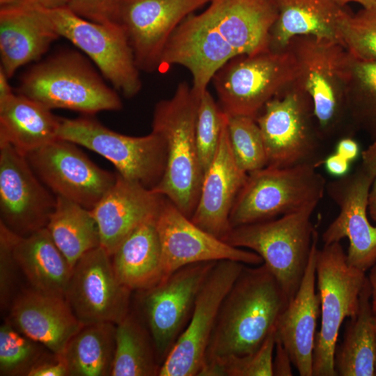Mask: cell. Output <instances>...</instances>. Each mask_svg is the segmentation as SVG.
Instances as JSON below:
<instances>
[{"mask_svg":"<svg viewBox=\"0 0 376 376\" xmlns=\"http://www.w3.org/2000/svg\"><path fill=\"white\" fill-rule=\"evenodd\" d=\"M288 303L265 264L244 265L220 306L200 376L258 350Z\"/></svg>","mask_w":376,"mask_h":376,"instance_id":"1","label":"cell"},{"mask_svg":"<svg viewBox=\"0 0 376 376\" xmlns=\"http://www.w3.org/2000/svg\"><path fill=\"white\" fill-rule=\"evenodd\" d=\"M199 100L189 84L180 83L170 99L155 105L152 125L164 141L166 155L163 176L152 189L189 219L204 178L195 136Z\"/></svg>","mask_w":376,"mask_h":376,"instance_id":"2","label":"cell"},{"mask_svg":"<svg viewBox=\"0 0 376 376\" xmlns=\"http://www.w3.org/2000/svg\"><path fill=\"white\" fill-rule=\"evenodd\" d=\"M311 203L278 218L233 228L223 240L258 253L279 283L288 302L297 292L311 250L315 228Z\"/></svg>","mask_w":376,"mask_h":376,"instance_id":"3","label":"cell"},{"mask_svg":"<svg viewBox=\"0 0 376 376\" xmlns=\"http://www.w3.org/2000/svg\"><path fill=\"white\" fill-rule=\"evenodd\" d=\"M18 93L49 109H65L93 114L118 111L122 101L79 52L57 54L33 66L23 77Z\"/></svg>","mask_w":376,"mask_h":376,"instance_id":"4","label":"cell"},{"mask_svg":"<svg viewBox=\"0 0 376 376\" xmlns=\"http://www.w3.org/2000/svg\"><path fill=\"white\" fill-rule=\"evenodd\" d=\"M296 58L286 47L234 57L214 75L219 105L228 116L256 118L265 105L294 84Z\"/></svg>","mask_w":376,"mask_h":376,"instance_id":"5","label":"cell"},{"mask_svg":"<svg viewBox=\"0 0 376 376\" xmlns=\"http://www.w3.org/2000/svg\"><path fill=\"white\" fill-rule=\"evenodd\" d=\"M316 166H267L248 173L230 214L231 228L275 219L319 203L327 185Z\"/></svg>","mask_w":376,"mask_h":376,"instance_id":"6","label":"cell"},{"mask_svg":"<svg viewBox=\"0 0 376 376\" xmlns=\"http://www.w3.org/2000/svg\"><path fill=\"white\" fill-rule=\"evenodd\" d=\"M366 272L347 263L340 242L318 250L316 282L321 306V326L316 333L313 376H336L334 357L338 332L346 318L359 311Z\"/></svg>","mask_w":376,"mask_h":376,"instance_id":"7","label":"cell"},{"mask_svg":"<svg viewBox=\"0 0 376 376\" xmlns=\"http://www.w3.org/2000/svg\"><path fill=\"white\" fill-rule=\"evenodd\" d=\"M57 136L100 155L121 176L147 188L155 187L163 176L165 143L153 131L146 136H131L113 131L92 118H61Z\"/></svg>","mask_w":376,"mask_h":376,"instance_id":"8","label":"cell"},{"mask_svg":"<svg viewBox=\"0 0 376 376\" xmlns=\"http://www.w3.org/2000/svg\"><path fill=\"white\" fill-rule=\"evenodd\" d=\"M286 47L297 63L295 84L310 98L319 127L328 130L345 108L352 55L338 41L311 36L295 37Z\"/></svg>","mask_w":376,"mask_h":376,"instance_id":"9","label":"cell"},{"mask_svg":"<svg viewBox=\"0 0 376 376\" xmlns=\"http://www.w3.org/2000/svg\"><path fill=\"white\" fill-rule=\"evenodd\" d=\"M42 8L59 37L67 38L87 54L116 90L126 97H132L140 91L139 69L120 24L93 22L78 16L68 7Z\"/></svg>","mask_w":376,"mask_h":376,"instance_id":"10","label":"cell"},{"mask_svg":"<svg viewBox=\"0 0 376 376\" xmlns=\"http://www.w3.org/2000/svg\"><path fill=\"white\" fill-rule=\"evenodd\" d=\"M217 262L187 265L153 287L137 292L141 319L152 336L160 367L187 327L198 294Z\"/></svg>","mask_w":376,"mask_h":376,"instance_id":"11","label":"cell"},{"mask_svg":"<svg viewBox=\"0 0 376 376\" xmlns=\"http://www.w3.org/2000/svg\"><path fill=\"white\" fill-rule=\"evenodd\" d=\"M244 263L217 261L202 285L189 323L162 364L159 376H200L220 306Z\"/></svg>","mask_w":376,"mask_h":376,"instance_id":"12","label":"cell"},{"mask_svg":"<svg viewBox=\"0 0 376 376\" xmlns=\"http://www.w3.org/2000/svg\"><path fill=\"white\" fill-rule=\"evenodd\" d=\"M76 145L58 138L26 158L56 196L92 210L114 185L117 173L97 166Z\"/></svg>","mask_w":376,"mask_h":376,"instance_id":"13","label":"cell"},{"mask_svg":"<svg viewBox=\"0 0 376 376\" xmlns=\"http://www.w3.org/2000/svg\"><path fill=\"white\" fill-rule=\"evenodd\" d=\"M311 115V101L295 83L265 105L256 120L263 137L267 166L315 163L313 157L317 143Z\"/></svg>","mask_w":376,"mask_h":376,"instance_id":"14","label":"cell"},{"mask_svg":"<svg viewBox=\"0 0 376 376\" xmlns=\"http://www.w3.org/2000/svg\"><path fill=\"white\" fill-rule=\"evenodd\" d=\"M131 293L118 279L111 256L99 246L74 266L65 298L82 325L117 324L130 312Z\"/></svg>","mask_w":376,"mask_h":376,"instance_id":"15","label":"cell"},{"mask_svg":"<svg viewBox=\"0 0 376 376\" xmlns=\"http://www.w3.org/2000/svg\"><path fill=\"white\" fill-rule=\"evenodd\" d=\"M56 203L26 157L0 145V222L18 236L29 235L47 226Z\"/></svg>","mask_w":376,"mask_h":376,"instance_id":"16","label":"cell"},{"mask_svg":"<svg viewBox=\"0 0 376 376\" xmlns=\"http://www.w3.org/2000/svg\"><path fill=\"white\" fill-rule=\"evenodd\" d=\"M374 180L360 165L354 173L326 186L340 210L322 235L324 244L347 238V263L364 272L376 264V226L370 224L367 214L368 196Z\"/></svg>","mask_w":376,"mask_h":376,"instance_id":"17","label":"cell"},{"mask_svg":"<svg viewBox=\"0 0 376 376\" xmlns=\"http://www.w3.org/2000/svg\"><path fill=\"white\" fill-rule=\"evenodd\" d=\"M210 0H120L117 24L125 31L139 70H158L170 37L179 24Z\"/></svg>","mask_w":376,"mask_h":376,"instance_id":"18","label":"cell"},{"mask_svg":"<svg viewBox=\"0 0 376 376\" xmlns=\"http://www.w3.org/2000/svg\"><path fill=\"white\" fill-rule=\"evenodd\" d=\"M165 277L187 265L231 260L259 265L262 258L252 251L231 246L203 230L164 196L156 219Z\"/></svg>","mask_w":376,"mask_h":376,"instance_id":"19","label":"cell"},{"mask_svg":"<svg viewBox=\"0 0 376 376\" xmlns=\"http://www.w3.org/2000/svg\"><path fill=\"white\" fill-rule=\"evenodd\" d=\"M199 15L217 45L231 58L269 49L278 17L274 0H210Z\"/></svg>","mask_w":376,"mask_h":376,"instance_id":"20","label":"cell"},{"mask_svg":"<svg viewBox=\"0 0 376 376\" xmlns=\"http://www.w3.org/2000/svg\"><path fill=\"white\" fill-rule=\"evenodd\" d=\"M247 175L231 151L226 115L216 155L204 175L191 221L223 240L232 229L230 214Z\"/></svg>","mask_w":376,"mask_h":376,"instance_id":"21","label":"cell"},{"mask_svg":"<svg viewBox=\"0 0 376 376\" xmlns=\"http://www.w3.org/2000/svg\"><path fill=\"white\" fill-rule=\"evenodd\" d=\"M318 233L315 230L307 267L294 297L276 324V339L287 350L301 376H313V359L320 299L315 291Z\"/></svg>","mask_w":376,"mask_h":376,"instance_id":"22","label":"cell"},{"mask_svg":"<svg viewBox=\"0 0 376 376\" xmlns=\"http://www.w3.org/2000/svg\"><path fill=\"white\" fill-rule=\"evenodd\" d=\"M164 196L117 173L116 182L91 210L99 228L100 246L111 256L144 221L157 217Z\"/></svg>","mask_w":376,"mask_h":376,"instance_id":"23","label":"cell"},{"mask_svg":"<svg viewBox=\"0 0 376 376\" xmlns=\"http://www.w3.org/2000/svg\"><path fill=\"white\" fill-rule=\"evenodd\" d=\"M9 322L21 333L61 354L82 324L65 298L31 288L18 293L10 307Z\"/></svg>","mask_w":376,"mask_h":376,"instance_id":"24","label":"cell"},{"mask_svg":"<svg viewBox=\"0 0 376 376\" xmlns=\"http://www.w3.org/2000/svg\"><path fill=\"white\" fill-rule=\"evenodd\" d=\"M58 37L36 3L22 0L1 6V68L8 78L19 67L38 59Z\"/></svg>","mask_w":376,"mask_h":376,"instance_id":"25","label":"cell"},{"mask_svg":"<svg viewBox=\"0 0 376 376\" xmlns=\"http://www.w3.org/2000/svg\"><path fill=\"white\" fill-rule=\"evenodd\" d=\"M274 1L279 14L270 33L271 49H284L293 38L302 36L327 38L343 44L340 28L348 13L333 0Z\"/></svg>","mask_w":376,"mask_h":376,"instance_id":"26","label":"cell"},{"mask_svg":"<svg viewBox=\"0 0 376 376\" xmlns=\"http://www.w3.org/2000/svg\"><path fill=\"white\" fill-rule=\"evenodd\" d=\"M60 120L40 102L13 93L0 102V145L10 144L26 157L58 139Z\"/></svg>","mask_w":376,"mask_h":376,"instance_id":"27","label":"cell"},{"mask_svg":"<svg viewBox=\"0 0 376 376\" xmlns=\"http://www.w3.org/2000/svg\"><path fill=\"white\" fill-rule=\"evenodd\" d=\"M156 219L136 227L111 256L118 279L132 292L149 289L165 278Z\"/></svg>","mask_w":376,"mask_h":376,"instance_id":"28","label":"cell"},{"mask_svg":"<svg viewBox=\"0 0 376 376\" xmlns=\"http://www.w3.org/2000/svg\"><path fill=\"white\" fill-rule=\"evenodd\" d=\"M13 252L31 288L65 297L73 268L46 227L27 236L17 235Z\"/></svg>","mask_w":376,"mask_h":376,"instance_id":"29","label":"cell"},{"mask_svg":"<svg viewBox=\"0 0 376 376\" xmlns=\"http://www.w3.org/2000/svg\"><path fill=\"white\" fill-rule=\"evenodd\" d=\"M370 295L367 277L360 294L358 313L347 322L343 340L335 352L337 375H375L376 322L372 313Z\"/></svg>","mask_w":376,"mask_h":376,"instance_id":"30","label":"cell"},{"mask_svg":"<svg viewBox=\"0 0 376 376\" xmlns=\"http://www.w3.org/2000/svg\"><path fill=\"white\" fill-rule=\"evenodd\" d=\"M46 228L72 268L83 255L100 246L98 225L91 210L63 197L56 196Z\"/></svg>","mask_w":376,"mask_h":376,"instance_id":"31","label":"cell"},{"mask_svg":"<svg viewBox=\"0 0 376 376\" xmlns=\"http://www.w3.org/2000/svg\"><path fill=\"white\" fill-rule=\"evenodd\" d=\"M116 324L99 322L83 325L63 352L70 376L111 375L116 350Z\"/></svg>","mask_w":376,"mask_h":376,"instance_id":"32","label":"cell"},{"mask_svg":"<svg viewBox=\"0 0 376 376\" xmlns=\"http://www.w3.org/2000/svg\"><path fill=\"white\" fill-rule=\"evenodd\" d=\"M159 369L148 329L141 318L130 311L116 324L111 376H156Z\"/></svg>","mask_w":376,"mask_h":376,"instance_id":"33","label":"cell"},{"mask_svg":"<svg viewBox=\"0 0 376 376\" xmlns=\"http://www.w3.org/2000/svg\"><path fill=\"white\" fill-rule=\"evenodd\" d=\"M345 109L373 139L376 138V61L352 56Z\"/></svg>","mask_w":376,"mask_h":376,"instance_id":"34","label":"cell"},{"mask_svg":"<svg viewBox=\"0 0 376 376\" xmlns=\"http://www.w3.org/2000/svg\"><path fill=\"white\" fill-rule=\"evenodd\" d=\"M227 127L231 151L243 171L249 173L267 166L263 137L255 118L227 115Z\"/></svg>","mask_w":376,"mask_h":376,"instance_id":"35","label":"cell"},{"mask_svg":"<svg viewBox=\"0 0 376 376\" xmlns=\"http://www.w3.org/2000/svg\"><path fill=\"white\" fill-rule=\"evenodd\" d=\"M42 345L18 331L8 320L0 328V375H26L45 354Z\"/></svg>","mask_w":376,"mask_h":376,"instance_id":"36","label":"cell"},{"mask_svg":"<svg viewBox=\"0 0 376 376\" xmlns=\"http://www.w3.org/2000/svg\"><path fill=\"white\" fill-rule=\"evenodd\" d=\"M226 116L207 89L199 100L195 128L198 154L204 175L216 155Z\"/></svg>","mask_w":376,"mask_h":376,"instance_id":"37","label":"cell"},{"mask_svg":"<svg viewBox=\"0 0 376 376\" xmlns=\"http://www.w3.org/2000/svg\"><path fill=\"white\" fill-rule=\"evenodd\" d=\"M342 42L355 58L376 61V3L348 15L340 28Z\"/></svg>","mask_w":376,"mask_h":376,"instance_id":"38","label":"cell"},{"mask_svg":"<svg viewBox=\"0 0 376 376\" xmlns=\"http://www.w3.org/2000/svg\"><path fill=\"white\" fill-rule=\"evenodd\" d=\"M275 344L276 327L256 352L230 359L207 370L204 376H273Z\"/></svg>","mask_w":376,"mask_h":376,"instance_id":"39","label":"cell"},{"mask_svg":"<svg viewBox=\"0 0 376 376\" xmlns=\"http://www.w3.org/2000/svg\"><path fill=\"white\" fill-rule=\"evenodd\" d=\"M17 235L0 222V301L6 309L15 298L13 293L18 266L13 256V244Z\"/></svg>","mask_w":376,"mask_h":376,"instance_id":"40","label":"cell"},{"mask_svg":"<svg viewBox=\"0 0 376 376\" xmlns=\"http://www.w3.org/2000/svg\"><path fill=\"white\" fill-rule=\"evenodd\" d=\"M120 0H68L67 7L78 16L102 24H117Z\"/></svg>","mask_w":376,"mask_h":376,"instance_id":"41","label":"cell"},{"mask_svg":"<svg viewBox=\"0 0 376 376\" xmlns=\"http://www.w3.org/2000/svg\"><path fill=\"white\" fill-rule=\"evenodd\" d=\"M67 364L61 354L44 356L31 368L27 376H68Z\"/></svg>","mask_w":376,"mask_h":376,"instance_id":"42","label":"cell"},{"mask_svg":"<svg viewBox=\"0 0 376 376\" xmlns=\"http://www.w3.org/2000/svg\"><path fill=\"white\" fill-rule=\"evenodd\" d=\"M292 364L289 353L283 344L276 339L275 356L273 359V376H291Z\"/></svg>","mask_w":376,"mask_h":376,"instance_id":"43","label":"cell"},{"mask_svg":"<svg viewBox=\"0 0 376 376\" xmlns=\"http://www.w3.org/2000/svg\"><path fill=\"white\" fill-rule=\"evenodd\" d=\"M324 163L327 172L335 177H343L349 171L350 162L337 152L328 156Z\"/></svg>","mask_w":376,"mask_h":376,"instance_id":"44","label":"cell"},{"mask_svg":"<svg viewBox=\"0 0 376 376\" xmlns=\"http://www.w3.org/2000/svg\"><path fill=\"white\" fill-rule=\"evenodd\" d=\"M336 152L350 162L357 157L359 147L354 139L343 138L337 143Z\"/></svg>","mask_w":376,"mask_h":376,"instance_id":"45","label":"cell"},{"mask_svg":"<svg viewBox=\"0 0 376 376\" xmlns=\"http://www.w3.org/2000/svg\"><path fill=\"white\" fill-rule=\"evenodd\" d=\"M361 166L364 169L376 178V138L373 142L362 152Z\"/></svg>","mask_w":376,"mask_h":376,"instance_id":"46","label":"cell"},{"mask_svg":"<svg viewBox=\"0 0 376 376\" xmlns=\"http://www.w3.org/2000/svg\"><path fill=\"white\" fill-rule=\"evenodd\" d=\"M368 281L370 285L371 295L370 304L372 313L376 322V264L370 268L368 276Z\"/></svg>","mask_w":376,"mask_h":376,"instance_id":"47","label":"cell"},{"mask_svg":"<svg viewBox=\"0 0 376 376\" xmlns=\"http://www.w3.org/2000/svg\"><path fill=\"white\" fill-rule=\"evenodd\" d=\"M13 94L8 83V77L0 67V102H2Z\"/></svg>","mask_w":376,"mask_h":376,"instance_id":"48","label":"cell"},{"mask_svg":"<svg viewBox=\"0 0 376 376\" xmlns=\"http://www.w3.org/2000/svg\"><path fill=\"white\" fill-rule=\"evenodd\" d=\"M45 9H56L67 7L68 0H29Z\"/></svg>","mask_w":376,"mask_h":376,"instance_id":"49","label":"cell"},{"mask_svg":"<svg viewBox=\"0 0 376 376\" xmlns=\"http://www.w3.org/2000/svg\"><path fill=\"white\" fill-rule=\"evenodd\" d=\"M368 210L370 218L376 222V178L369 192Z\"/></svg>","mask_w":376,"mask_h":376,"instance_id":"50","label":"cell"},{"mask_svg":"<svg viewBox=\"0 0 376 376\" xmlns=\"http://www.w3.org/2000/svg\"><path fill=\"white\" fill-rule=\"evenodd\" d=\"M341 7L350 2L359 3L363 8H369L376 3V0H333Z\"/></svg>","mask_w":376,"mask_h":376,"instance_id":"51","label":"cell"},{"mask_svg":"<svg viewBox=\"0 0 376 376\" xmlns=\"http://www.w3.org/2000/svg\"><path fill=\"white\" fill-rule=\"evenodd\" d=\"M22 0H0L1 6L13 4Z\"/></svg>","mask_w":376,"mask_h":376,"instance_id":"52","label":"cell"},{"mask_svg":"<svg viewBox=\"0 0 376 376\" xmlns=\"http://www.w3.org/2000/svg\"><path fill=\"white\" fill-rule=\"evenodd\" d=\"M375 375H376V343H375Z\"/></svg>","mask_w":376,"mask_h":376,"instance_id":"53","label":"cell"}]
</instances>
